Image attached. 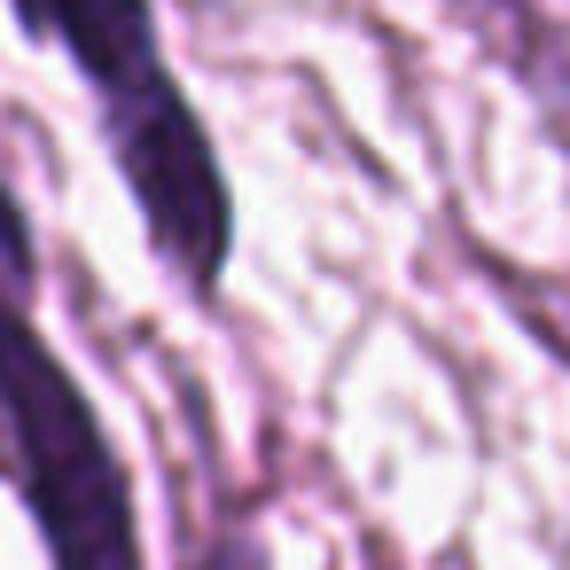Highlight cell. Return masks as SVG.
<instances>
[{"mask_svg": "<svg viewBox=\"0 0 570 570\" xmlns=\"http://www.w3.org/2000/svg\"><path fill=\"white\" fill-rule=\"evenodd\" d=\"M0 484L17 492L48 570H149L134 469L79 383V367L32 321V297L0 274Z\"/></svg>", "mask_w": 570, "mask_h": 570, "instance_id": "2", "label": "cell"}, {"mask_svg": "<svg viewBox=\"0 0 570 570\" xmlns=\"http://www.w3.org/2000/svg\"><path fill=\"white\" fill-rule=\"evenodd\" d=\"M180 570H274V547H266L258 515H250L243 500H227V508H219V515L188 539Z\"/></svg>", "mask_w": 570, "mask_h": 570, "instance_id": "3", "label": "cell"}, {"mask_svg": "<svg viewBox=\"0 0 570 570\" xmlns=\"http://www.w3.org/2000/svg\"><path fill=\"white\" fill-rule=\"evenodd\" d=\"M9 17L32 48H56L87 87L102 157L165 282L196 305H219L235 266V180L188 79L173 71L157 0H9Z\"/></svg>", "mask_w": 570, "mask_h": 570, "instance_id": "1", "label": "cell"}, {"mask_svg": "<svg viewBox=\"0 0 570 570\" xmlns=\"http://www.w3.org/2000/svg\"><path fill=\"white\" fill-rule=\"evenodd\" d=\"M0 274H9L24 297H32V282H40V243H32V219H24L9 173H0Z\"/></svg>", "mask_w": 570, "mask_h": 570, "instance_id": "4", "label": "cell"}]
</instances>
